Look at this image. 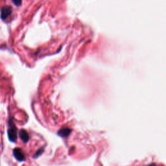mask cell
Masks as SVG:
<instances>
[{
  "label": "cell",
  "instance_id": "7a4b0ae2",
  "mask_svg": "<svg viewBox=\"0 0 166 166\" xmlns=\"http://www.w3.org/2000/svg\"><path fill=\"white\" fill-rule=\"evenodd\" d=\"M13 12V9L10 6H4L1 9L0 17L2 20H6L7 18L9 17Z\"/></svg>",
  "mask_w": 166,
  "mask_h": 166
},
{
  "label": "cell",
  "instance_id": "ba28073f",
  "mask_svg": "<svg viewBox=\"0 0 166 166\" xmlns=\"http://www.w3.org/2000/svg\"><path fill=\"white\" fill-rule=\"evenodd\" d=\"M149 166H156V165L155 164H151Z\"/></svg>",
  "mask_w": 166,
  "mask_h": 166
},
{
  "label": "cell",
  "instance_id": "5b68a950",
  "mask_svg": "<svg viewBox=\"0 0 166 166\" xmlns=\"http://www.w3.org/2000/svg\"><path fill=\"white\" fill-rule=\"evenodd\" d=\"M19 136L20 139L22 140V142L24 143L28 142L29 139V136L28 132L24 130V129H21L19 131Z\"/></svg>",
  "mask_w": 166,
  "mask_h": 166
},
{
  "label": "cell",
  "instance_id": "3957f363",
  "mask_svg": "<svg viewBox=\"0 0 166 166\" xmlns=\"http://www.w3.org/2000/svg\"><path fill=\"white\" fill-rule=\"evenodd\" d=\"M13 154L14 158L19 162H23L25 160V154L21 149L15 148L13 151Z\"/></svg>",
  "mask_w": 166,
  "mask_h": 166
},
{
  "label": "cell",
  "instance_id": "8992f818",
  "mask_svg": "<svg viewBox=\"0 0 166 166\" xmlns=\"http://www.w3.org/2000/svg\"><path fill=\"white\" fill-rule=\"evenodd\" d=\"M44 152V148L42 147V148H41L40 149H39L37 152L36 153V154H35V156H34V158H37L38 157L40 154H42V153Z\"/></svg>",
  "mask_w": 166,
  "mask_h": 166
},
{
  "label": "cell",
  "instance_id": "277c9868",
  "mask_svg": "<svg viewBox=\"0 0 166 166\" xmlns=\"http://www.w3.org/2000/svg\"><path fill=\"white\" fill-rule=\"evenodd\" d=\"M72 129L68 127H62L57 132V134L62 138H66L71 134Z\"/></svg>",
  "mask_w": 166,
  "mask_h": 166
},
{
  "label": "cell",
  "instance_id": "6da1fadb",
  "mask_svg": "<svg viewBox=\"0 0 166 166\" xmlns=\"http://www.w3.org/2000/svg\"><path fill=\"white\" fill-rule=\"evenodd\" d=\"M8 137L10 142H16L18 138V131L17 128L12 120H10L9 122L8 128Z\"/></svg>",
  "mask_w": 166,
  "mask_h": 166
},
{
  "label": "cell",
  "instance_id": "52a82bcc",
  "mask_svg": "<svg viewBox=\"0 0 166 166\" xmlns=\"http://www.w3.org/2000/svg\"><path fill=\"white\" fill-rule=\"evenodd\" d=\"M12 1L16 6H20L21 5L22 0H12Z\"/></svg>",
  "mask_w": 166,
  "mask_h": 166
}]
</instances>
